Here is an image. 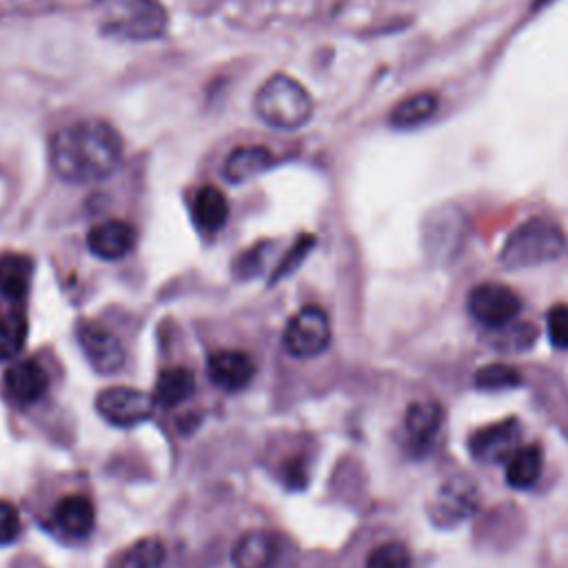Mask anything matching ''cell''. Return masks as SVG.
<instances>
[{
  "label": "cell",
  "mask_w": 568,
  "mask_h": 568,
  "mask_svg": "<svg viewBox=\"0 0 568 568\" xmlns=\"http://www.w3.org/2000/svg\"><path fill=\"white\" fill-rule=\"evenodd\" d=\"M193 388H195L193 373L184 366H171L158 375L153 397L162 406H178L191 397Z\"/></svg>",
  "instance_id": "7402d4cb"
},
{
  "label": "cell",
  "mask_w": 568,
  "mask_h": 568,
  "mask_svg": "<svg viewBox=\"0 0 568 568\" xmlns=\"http://www.w3.org/2000/svg\"><path fill=\"white\" fill-rule=\"evenodd\" d=\"M468 311L481 326L497 328L517 317V313L521 311V300L506 284L484 282L470 288Z\"/></svg>",
  "instance_id": "52a82bcc"
},
{
  "label": "cell",
  "mask_w": 568,
  "mask_h": 568,
  "mask_svg": "<svg viewBox=\"0 0 568 568\" xmlns=\"http://www.w3.org/2000/svg\"><path fill=\"white\" fill-rule=\"evenodd\" d=\"M426 246L433 255H448L459 246L462 240V215L459 211L442 209L437 217H428L426 222Z\"/></svg>",
  "instance_id": "d6986e66"
},
{
  "label": "cell",
  "mask_w": 568,
  "mask_h": 568,
  "mask_svg": "<svg viewBox=\"0 0 568 568\" xmlns=\"http://www.w3.org/2000/svg\"><path fill=\"white\" fill-rule=\"evenodd\" d=\"M122 138L104 120L87 118L58 129L49 142V160L58 178L87 184L109 178L122 162Z\"/></svg>",
  "instance_id": "6da1fadb"
},
{
  "label": "cell",
  "mask_w": 568,
  "mask_h": 568,
  "mask_svg": "<svg viewBox=\"0 0 568 568\" xmlns=\"http://www.w3.org/2000/svg\"><path fill=\"white\" fill-rule=\"evenodd\" d=\"M366 568H413V561L408 548L402 541H386L368 555Z\"/></svg>",
  "instance_id": "83f0119b"
},
{
  "label": "cell",
  "mask_w": 568,
  "mask_h": 568,
  "mask_svg": "<svg viewBox=\"0 0 568 568\" xmlns=\"http://www.w3.org/2000/svg\"><path fill=\"white\" fill-rule=\"evenodd\" d=\"M53 521L60 532L71 539H84L95 526L93 501L84 495H67L58 501Z\"/></svg>",
  "instance_id": "5bb4252c"
},
{
  "label": "cell",
  "mask_w": 568,
  "mask_h": 568,
  "mask_svg": "<svg viewBox=\"0 0 568 568\" xmlns=\"http://www.w3.org/2000/svg\"><path fill=\"white\" fill-rule=\"evenodd\" d=\"M535 337H537V331H535L532 324H528V322H508L504 326L490 328L488 342L497 351L513 353V351L528 348L535 342Z\"/></svg>",
  "instance_id": "d4e9b609"
},
{
  "label": "cell",
  "mask_w": 568,
  "mask_h": 568,
  "mask_svg": "<svg viewBox=\"0 0 568 568\" xmlns=\"http://www.w3.org/2000/svg\"><path fill=\"white\" fill-rule=\"evenodd\" d=\"M273 166V153L264 146H240L224 162V178L229 182H246Z\"/></svg>",
  "instance_id": "e0dca14e"
},
{
  "label": "cell",
  "mask_w": 568,
  "mask_h": 568,
  "mask_svg": "<svg viewBox=\"0 0 568 568\" xmlns=\"http://www.w3.org/2000/svg\"><path fill=\"white\" fill-rule=\"evenodd\" d=\"M78 339H80L84 357L98 373L109 375V373H115L122 368L124 348H122L120 339L113 333H109L106 328H102L98 324H82L78 328Z\"/></svg>",
  "instance_id": "9c48e42d"
},
{
  "label": "cell",
  "mask_w": 568,
  "mask_h": 568,
  "mask_svg": "<svg viewBox=\"0 0 568 568\" xmlns=\"http://www.w3.org/2000/svg\"><path fill=\"white\" fill-rule=\"evenodd\" d=\"M31 257L20 253L0 255V295L7 300H22L31 282Z\"/></svg>",
  "instance_id": "44dd1931"
},
{
  "label": "cell",
  "mask_w": 568,
  "mask_h": 568,
  "mask_svg": "<svg viewBox=\"0 0 568 568\" xmlns=\"http://www.w3.org/2000/svg\"><path fill=\"white\" fill-rule=\"evenodd\" d=\"M548 337L555 348H568V304H557L548 311Z\"/></svg>",
  "instance_id": "f1b7e54d"
},
{
  "label": "cell",
  "mask_w": 568,
  "mask_h": 568,
  "mask_svg": "<svg viewBox=\"0 0 568 568\" xmlns=\"http://www.w3.org/2000/svg\"><path fill=\"white\" fill-rule=\"evenodd\" d=\"M49 379L44 368L36 359H20L4 373L7 393L22 404H33L47 393Z\"/></svg>",
  "instance_id": "4fadbf2b"
},
{
  "label": "cell",
  "mask_w": 568,
  "mask_h": 568,
  "mask_svg": "<svg viewBox=\"0 0 568 568\" xmlns=\"http://www.w3.org/2000/svg\"><path fill=\"white\" fill-rule=\"evenodd\" d=\"M255 375V362L242 351H215L209 357V377L224 390L244 388Z\"/></svg>",
  "instance_id": "7c38bea8"
},
{
  "label": "cell",
  "mask_w": 568,
  "mask_h": 568,
  "mask_svg": "<svg viewBox=\"0 0 568 568\" xmlns=\"http://www.w3.org/2000/svg\"><path fill=\"white\" fill-rule=\"evenodd\" d=\"M135 244V229L124 220H106L95 224L87 235V246L95 257L120 260Z\"/></svg>",
  "instance_id": "8fae6325"
},
{
  "label": "cell",
  "mask_w": 568,
  "mask_h": 568,
  "mask_svg": "<svg viewBox=\"0 0 568 568\" xmlns=\"http://www.w3.org/2000/svg\"><path fill=\"white\" fill-rule=\"evenodd\" d=\"M331 344V320L322 306L300 308L284 328V348L300 359L324 353Z\"/></svg>",
  "instance_id": "5b68a950"
},
{
  "label": "cell",
  "mask_w": 568,
  "mask_h": 568,
  "mask_svg": "<svg viewBox=\"0 0 568 568\" xmlns=\"http://www.w3.org/2000/svg\"><path fill=\"white\" fill-rule=\"evenodd\" d=\"M27 317L20 311L0 315V364L11 362L27 342Z\"/></svg>",
  "instance_id": "cb8c5ba5"
},
{
  "label": "cell",
  "mask_w": 568,
  "mask_h": 568,
  "mask_svg": "<svg viewBox=\"0 0 568 568\" xmlns=\"http://www.w3.org/2000/svg\"><path fill=\"white\" fill-rule=\"evenodd\" d=\"M519 424L515 417L479 428L470 437V453L479 462H501L517 450Z\"/></svg>",
  "instance_id": "30bf717a"
},
{
  "label": "cell",
  "mask_w": 568,
  "mask_h": 568,
  "mask_svg": "<svg viewBox=\"0 0 568 568\" xmlns=\"http://www.w3.org/2000/svg\"><path fill=\"white\" fill-rule=\"evenodd\" d=\"M444 410L433 399H417L406 408V435L415 448H428L442 428Z\"/></svg>",
  "instance_id": "9a60e30c"
},
{
  "label": "cell",
  "mask_w": 568,
  "mask_h": 568,
  "mask_svg": "<svg viewBox=\"0 0 568 568\" xmlns=\"http://www.w3.org/2000/svg\"><path fill=\"white\" fill-rule=\"evenodd\" d=\"M235 568H268L275 559V537L266 530H248L233 546Z\"/></svg>",
  "instance_id": "2e32d148"
},
{
  "label": "cell",
  "mask_w": 568,
  "mask_h": 568,
  "mask_svg": "<svg viewBox=\"0 0 568 568\" xmlns=\"http://www.w3.org/2000/svg\"><path fill=\"white\" fill-rule=\"evenodd\" d=\"M164 546L155 537H146L129 546L118 557V568H160L164 561Z\"/></svg>",
  "instance_id": "484cf974"
},
{
  "label": "cell",
  "mask_w": 568,
  "mask_h": 568,
  "mask_svg": "<svg viewBox=\"0 0 568 568\" xmlns=\"http://www.w3.org/2000/svg\"><path fill=\"white\" fill-rule=\"evenodd\" d=\"M284 479L288 488H302L306 484V468L302 459H288L284 466Z\"/></svg>",
  "instance_id": "d6a6232c"
},
{
  "label": "cell",
  "mask_w": 568,
  "mask_h": 568,
  "mask_svg": "<svg viewBox=\"0 0 568 568\" xmlns=\"http://www.w3.org/2000/svg\"><path fill=\"white\" fill-rule=\"evenodd\" d=\"M153 406H155L153 395L138 388H129V386H111L95 395V410L109 424L122 426V428L146 422L153 415Z\"/></svg>",
  "instance_id": "8992f818"
},
{
  "label": "cell",
  "mask_w": 568,
  "mask_h": 568,
  "mask_svg": "<svg viewBox=\"0 0 568 568\" xmlns=\"http://www.w3.org/2000/svg\"><path fill=\"white\" fill-rule=\"evenodd\" d=\"M564 251V231L552 220L530 217L506 237L499 260L506 268H530L557 260Z\"/></svg>",
  "instance_id": "3957f363"
},
{
  "label": "cell",
  "mask_w": 568,
  "mask_h": 568,
  "mask_svg": "<svg viewBox=\"0 0 568 568\" xmlns=\"http://www.w3.org/2000/svg\"><path fill=\"white\" fill-rule=\"evenodd\" d=\"M253 104L262 122L284 131L304 126L313 115V100L308 91L286 73L271 75L257 89Z\"/></svg>",
  "instance_id": "7a4b0ae2"
},
{
  "label": "cell",
  "mask_w": 568,
  "mask_h": 568,
  "mask_svg": "<svg viewBox=\"0 0 568 568\" xmlns=\"http://www.w3.org/2000/svg\"><path fill=\"white\" fill-rule=\"evenodd\" d=\"M164 27L166 13L155 0H115L104 20V31L129 40L158 38Z\"/></svg>",
  "instance_id": "277c9868"
},
{
  "label": "cell",
  "mask_w": 568,
  "mask_h": 568,
  "mask_svg": "<svg viewBox=\"0 0 568 568\" xmlns=\"http://www.w3.org/2000/svg\"><path fill=\"white\" fill-rule=\"evenodd\" d=\"M541 466H544V455H541V448L537 444L519 446L508 457V466H506L508 486L519 488V490L530 488L539 479Z\"/></svg>",
  "instance_id": "ffe728a7"
},
{
  "label": "cell",
  "mask_w": 568,
  "mask_h": 568,
  "mask_svg": "<svg viewBox=\"0 0 568 568\" xmlns=\"http://www.w3.org/2000/svg\"><path fill=\"white\" fill-rule=\"evenodd\" d=\"M477 508H479L477 484L468 475H453L439 486L428 513L437 526H455L468 519Z\"/></svg>",
  "instance_id": "ba28073f"
},
{
  "label": "cell",
  "mask_w": 568,
  "mask_h": 568,
  "mask_svg": "<svg viewBox=\"0 0 568 568\" xmlns=\"http://www.w3.org/2000/svg\"><path fill=\"white\" fill-rule=\"evenodd\" d=\"M435 109H437V95L428 91H419L397 102L388 120L395 129H413L426 122L435 113Z\"/></svg>",
  "instance_id": "603a6c76"
},
{
  "label": "cell",
  "mask_w": 568,
  "mask_h": 568,
  "mask_svg": "<svg viewBox=\"0 0 568 568\" xmlns=\"http://www.w3.org/2000/svg\"><path fill=\"white\" fill-rule=\"evenodd\" d=\"M313 244H315V237H313V235H302V237L291 246V251L284 255V260L280 262V266L275 268L273 282L280 280V277H284L286 273L295 271V268L302 264V260L306 257V253L313 248Z\"/></svg>",
  "instance_id": "f546056e"
},
{
  "label": "cell",
  "mask_w": 568,
  "mask_h": 568,
  "mask_svg": "<svg viewBox=\"0 0 568 568\" xmlns=\"http://www.w3.org/2000/svg\"><path fill=\"white\" fill-rule=\"evenodd\" d=\"M521 384V375L508 364H486L475 373V386L484 390H504Z\"/></svg>",
  "instance_id": "4316f807"
},
{
  "label": "cell",
  "mask_w": 568,
  "mask_h": 568,
  "mask_svg": "<svg viewBox=\"0 0 568 568\" xmlns=\"http://www.w3.org/2000/svg\"><path fill=\"white\" fill-rule=\"evenodd\" d=\"M20 528L22 524L16 506L0 499V546L16 541V537L20 535Z\"/></svg>",
  "instance_id": "1f68e13d"
},
{
  "label": "cell",
  "mask_w": 568,
  "mask_h": 568,
  "mask_svg": "<svg viewBox=\"0 0 568 568\" xmlns=\"http://www.w3.org/2000/svg\"><path fill=\"white\" fill-rule=\"evenodd\" d=\"M191 211H193V220H195L197 229H202L204 233H215L226 224L229 202L220 189L206 184V186L197 189Z\"/></svg>",
  "instance_id": "ac0fdd59"
},
{
  "label": "cell",
  "mask_w": 568,
  "mask_h": 568,
  "mask_svg": "<svg viewBox=\"0 0 568 568\" xmlns=\"http://www.w3.org/2000/svg\"><path fill=\"white\" fill-rule=\"evenodd\" d=\"M266 251H268V244L262 242V244L251 246L242 255H237V260H235V275L237 277H253L262 268V264L266 260Z\"/></svg>",
  "instance_id": "4dcf8cb0"
}]
</instances>
